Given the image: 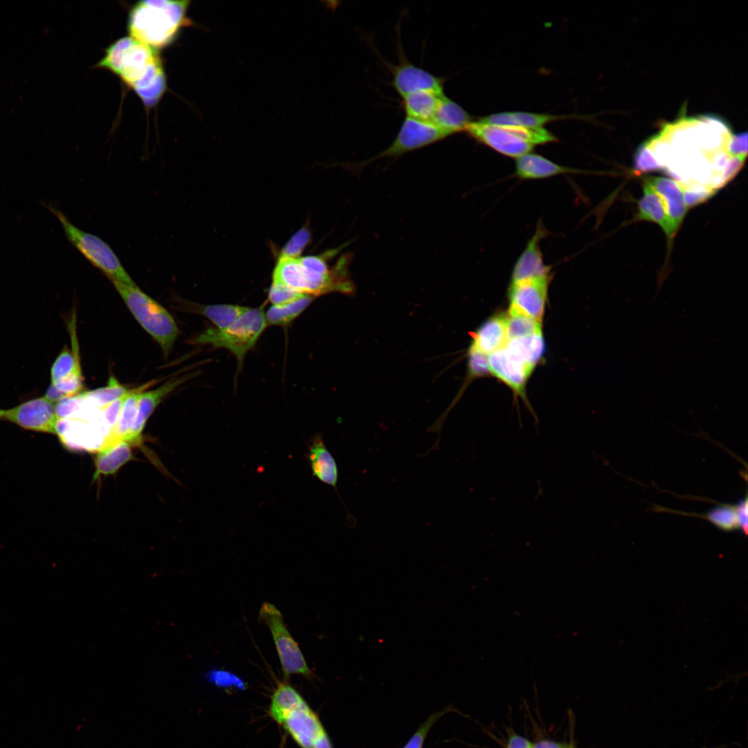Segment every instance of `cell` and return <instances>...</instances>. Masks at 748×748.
Masks as SVG:
<instances>
[{"instance_id": "6da1fadb", "label": "cell", "mask_w": 748, "mask_h": 748, "mask_svg": "<svg viewBox=\"0 0 748 748\" xmlns=\"http://www.w3.org/2000/svg\"><path fill=\"white\" fill-rule=\"evenodd\" d=\"M132 37L116 40L97 66L111 71L138 95L148 107L166 90V77L159 53Z\"/></svg>"}, {"instance_id": "7a4b0ae2", "label": "cell", "mask_w": 748, "mask_h": 748, "mask_svg": "<svg viewBox=\"0 0 748 748\" xmlns=\"http://www.w3.org/2000/svg\"><path fill=\"white\" fill-rule=\"evenodd\" d=\"M189 1H141L131 8L127 29L130 37L153 48L170 44L189 24Z\"/></svg>"}, {"instance_id": "3957f363", "label": "cell", "mask_w": 748, "mask_h": 748, "mask_svg": "<svg viewBox=\"0 0 748 748\" xmlns=\"http://www.w3.org/2000/svg\"><path fill=\"white\" fill-rule=\"evenodd\" d=\"M465 132L499 154L515 159L531 152L537 145L558 141V138L544 127L493 124L479 119L472 121Z\"/></svg>"}, {"instance_id": "277c9868", "label": "cell", "mask_w": 748, "mask_h": 748, "mask_svg": "<svg viewBox=\"0 0 748 748\" xmlns=\"http://www.w3.org/2000/svg\"><path fill=\"white\" fill-rule=\"evenodd\" d=\"M112 283L132 315L167 357L179 333L173 317L136 284L129 285L116 280Z\"/></svg>"}, {"instance_id": "5b68a950", "label": "cell", "mask_w": 748, "mask_h": 748, "mask_svg": "<svg viewBox=\"0 0 748 748\" xmlns=\"http://www.w3.org/2000/svg\"><path fill=\"white\" fill-rule=\"evenodd\" d=\"M267 326L265 305H262L256 308H249L225 328H206L192 343L229 350L235 357L240 368L245 355L255 346Z\"/></svg>"}, {"instance_id": "8992f818", "label": "cell", "mask_w": 748, "mask_h": 748, "mask_svg": "<svg viewBox=\"0 0 748 748\" xmlns=\"http://www.w3.org/2000/svg\"><path fill=\"white\" fill-rule=\"evenodd\" d=\"M44 205L57 218L69 241L111 281L136 284L107 243L99 237L75 226L56 207L51 204Z\"/></svg>"}, {"instance_id": "52a82bcc", "label": "cell", "mask_w": 748, "mask_h": 748, "mask_svg": "<svg viewBox=\"0 0 748 748\" xmlns=\"http://www.w3.org/2000/svg\"><path fill=\"white\" fill-rule=\"evenodd\" d=\"M258 617L270 630L285 682L292 674L310 677L311 670L297 642L287 629L281 612L273 604L265 602L260 607Z\"/></svg>"}, {"instance_id": "ba28073f", "label": "cell", "mask_w": 748, "mask_h": 748, "mask_svg": "<svg viewBox=\"0 0 748 748\" xmlns=\"http://www.w3.org/2000/svg\"><path fill=\"white\" fill-rule=\"evenodd\" d=\"M449 135L432 123L406 117L391 145L383 151L363 162V165L384 158L398 157L404 154L438 142Z\"/></svg>"}, {"instance_id": "9c48e42d", "label": "cell", "mask_w": 748, "mask_h": 748, "mask_svg": "<svg viewBox=\"0 0 748 748\" xmlns=\"http://www.w3.org/2000/svg\"><path fill=\"white\" fill-rule=\"evenodd\" d=\"M3 420L26 430L55 435L60 418L55 402L44 395L5 409Z\"/></svg>"}, {"instance_id": "30bf717a", "label": "cell", "mask_w": 748, "mask_h": 748, "mask_svg": "<svg viewBox=\"0 0 748 748\" xmlns=\"http://www.w3.org/2000/svg\"><path fill=\"white\" fill-rule=\"evenodd\" d=\"M550 280L551 276H544L510 282L509 311L541 323Z\"/></svg>"}, {"instance_id": "8fae6325", "label": "cell", "mask_w": 748, "mask_h": 748, "mask_svg": "<svg viewBox=\"0 0 748 748\" xmlns=\"http://www.w3.org/2000/svg\"><path fill=\"white\" fill-rule=\"evenodd\" d=\"M391 84L402 98L421 91H443L444 79L414 65L404 57L391 68Z\"/></svg>"}, {"instance_id": "7c38bea8", "label": "cell", "mask_w": 748, "mask_h": 748, "mask_svg": "<svg viewBox=\"0 0 748 748\" xmlns=\"http://www.w3.org/2000/svg\"><path fill=\"white\" fill-rule=\"evenodd\" d=\"M488 359L491 374L524 399L526 382L533 368L505 346L488 355Z\"/></svg>"}, {"instance_id": "4fadbf2b", "label": "cell", "mask_w": 748, "mask_h": 748, "mask_svg": "<svg viewBox=\"0 0 748 748\" xmlns=\"http://www.w3.org/2000/svg\"><path fill=\"white\" fill-rule=\"evenodd\" d=\"M51 386L64 398L78 395L83 386L78 348L73 352L65 347L55 359L51 368Z\"/></svg>"}, {"instance_id": "5bb4252c", "label": "cell", "mask_w": 748, "mask_h": 748, "mask_svg": "<svg viewBox=\"0 0 748 748\" xmlns=\"http://www.w3.org/2000/svg\"><path fill=\"white\" fill-rule=\"evenodd\" d=\"M189 375L174 377L163 383L158 388L145 391L141 393L138 403L135 421L127 442L131 445L139 443L144 426L155 408L167 395L186 381Z\"/></svg>"}, {"instance_id": "9a60e30c", "label": "cell", "mask_w": 748, "mask_h": 748, "mask_svg": "<svg viewBox=\"0 0 748 748\" xmlns=\"http://www.w3.org/2000/svg\"><path fill=\"white\" fill-rule=\"evenodd\" d=\"M283 725L301 748H312L315 740L325 732L318 716L308 705L291 712Z\"/></svg>"}, {"instance_id": "2e32d148", "label": "cell", "mask_w": 748, "mask_h": 748, "mask_svg": "<svg viewBox=\"0 0 748 748\" xmlns=\"http://www.w3.org/2000/svg\"><path fill=\"white\" fill-rule=\"evenodd\" d=\"M544 234V230L537 229L513 267L510 282L551 276V268L544 263L540 246Z\"/></svg>"}, {"instance_id": "e0dca14e", "label": "cell", "mask_w": 748, "mask_h": 748, "mask_svg": "<svg viewBox=\"0 0 748 748\" xmlns=\"http://www.w3.org/2000/svg\"><path fill=\"white\" fill-rule=\"evenodd\" d=\"M308 461L314 477L332 486L337 492L339 471L336 461L326 447L320 433L312 436L308 444Z\"/></svg>"}, {"instance_id": "ac0fdd59", "label": "cell", "mask_w": 748, "mask_h": 748, "mask_svg": "<svg viewBox=\"0 0 748 748\" xmlns=\"http://www.w3.org/2000/svg\"><path fill=\"white\" fill-rule=\"evenodd\" d=\"M644 180L660 196L672 226L677 232L687 211L679 186L676 181L666 177H648Z\"/></svg>"}, {"instance_id": "d6986e66", "label": "cell", "mask_w": 748, "mask_h": 748, "mask_svg": "<svg viewBox=\"0 0 748 748\" xmlns=\"http://www.w3.org/2000/svg\"><path fill=\"white\" fill-rule=\"evenodd\" d=\"M154 384V381H151L139 387L130 390L124 400L118 420L114 427L106 436L100 450L121 441L127 442L135 421L141 395Z\"/></svg>"}, {"instance_id": "ffe728a7", "label": "cell", "mask_w": 748, "mask_h": 748, "mask_svg": "<svg viewBox=\"0 0 748 748\" xmlns=\"http://www.w3.org/2000/svg\"><path fill=\"white\" fill-rule=\"evenodd\" d=\"M577 169L559 165L546 157L528 153L515 160V175L522 179H541L558 175L576 173Z\"/></svg>"}, {"instance_id": "44dd1931", "label": "cell", "mask_w": 748, "mask_h": 748, "mask_svg": "<svg viewBox=\"0 0 748 748\" xmlns=\"http://www.w3.org/2000/svg\"><path fill=\"white\" fill-rule=\"evenodd\" d=\"M508 341L505 316L492 317L472 334L470 348L490 355L503 348Z\"/></svg>"}, {"instance_id": "7402d4cb", "label": "cell", "mask_w": 748, "mask_h": 748, "mask_svg": "<svg viewBox=\"0 0 748 748\" xmlns=\"http://www.w3.org/2000/svg\"><path fill=\"white\" fill-rule=\"evenodd\" d=\"M444 96L443 91H421L404 96L402 98L406 117L432 123Z\"/></svg>"}, {"instance_id": "603a6c76", "label": "cell", "mask_w": 748, "mask_h": 748, "mask_svg": "<svg viewBox=\"0 0 748 748\" xmlns=\"http://www.w3.org/2000/svg\"><path fill=\"white\" fill-rule=\"evenodd\" d=\"M716 527L726 531L740 530L747 533V498L740 500L735 505L722 504L703 515Z\"/></svg>"}, {"instance_id": "cb8c5ba5", "label": "cell", "mask_w": 748, "mask_h": 748, "mask_svg": "<svg viewBox=\"0 0 748 748\" xmlns=\"http://www.w3.org/2000/svg\"><path fill=\"white\" fill-rule=\"evenodd\" d=\"M638 220L650 221L658 224L663 229L668 239H672L676 232L668 219L664 203L660 196L645 180L643 196L638 202Z\"/></svg>"}, {"instance_id": "d4e9b609", "label": "cell", "mask_w": 748, "mask_h": 748, "mask_svg": "<svg viewBox=\"0 0 748 748\" xmlns=\"http://www.w3.org/2000/svg\"><path fill=\"white\" fill-rule=\"evenodd\" d=\"M472 121L470 114L462 106L445 95L432 124L451 136L465 132L467 125Z\"/></svg>"}, {"instance_id": "484cf974", "label": "cell", "mask_w": 748, "mask_h": 748, "mask_svg": "<svg viewBox=\"0 0 748 748\" xmlns=\"http://www.w3.org/2000/svg\"><path fill=\"white\" fill-rule=\"evenodd\" d=\"M566 118V116L515 111L493 113L479 119L493 124L536 128L544 127L545 125L551 122Z\"/></svg>"}, {"instance_id": "4316f807", "label": "cell", "mask_w": 748, "mask_h": 748, "mask_svg": "<svg viewBox=\"0 0 748 748\" xmlns=\"http://www.w3.org/2000/svg\"><path fill=\"white\" fill-rule=\"evenodd\" d=\"M307 705L301 695L287 682L280 683L275 690L269 708L271 717L283 724L293 711Z\"/></svg>"}, {"instance_id": "83f0119b", "label": "cell", "mask_w": 748, "mask_h": 748, "mask_svg": "<svg viewBox=\"0 0 748 748\" xmlns=\"http://www.w3.org/2000/svg\"><path fill=\"white\" fill-rule=\"evenodd\" d=\"M131 444L121 441L115 445L98 451L95 461L94 478L100 474H113L132 458Z\"/></svg>"}, {"instance_id": "f1b7e54d", "label": "cell", "mask_w": 748, "mask_h": 748, "mask_svg": "<svg viewBox=\"0 0 748 748\" xmlns=\"http://www.w3.org/2000/svg\"><path fill=\"white\" fill-rule=\"evenodd\" d=\"M505 346L515 355L533 369L541 359L544 344L542 332L508 340Z\"/></svg>"}, {"instance_id": "f546056e", "label": "cell", "mask_w": 748, "mask_h": 748, "mask_svg": "<svg viewBox=\"0 0 748 748\" xmlns=\"http://www.w3.org/2000/svg\"><path fill=\"white\" fill-rule=\"evenodd\" d=\"M314 298L310 295H303L284 305H271L265 312L267 326L288 325L308 307Z\"/></svg>"}, {"instance_id": "4dcf8cb0", "label": "cell", "mask_w": 748, "mask_h": 748, "mask_svg": "<svg viewBox=\"0 0 748 748\" xmlns=\"http://www.w3.org/2000/svg\"><path fill=\"white\" fill-rule=\"evenodd\" d=\"M193 306L194 312L208 318L218 329L226 328L249 308L231 304Z\"/></svg>"}, {"instance_id": "1f68e13d", "label": "cell", "mask_w": 748, "mask_h": 748, "mask_svg": "<svg viewBox=\"0 0 748 748\" xmlns=\"http://www.w3.org/2000/svg\"><path fill=\"white\" fill-rule=\"evenodd\" d=\"M272 281L306 295L299 258L280 257L273 273Z\"/></svg>"}, {"instance_id": "d6a6232c", "label": "cell", "mask_w": 748, "mask_h": 748, "mask_svg": "<svg viewBox=\"0 0 748 748\" xmlns=\"http://www.w3.org/2000/svg\"><path fill=\"white\" fill-rule=\"evenodd\" d=\"M506 326L508 340L542 332L541 323L528 317L510 311L506 316Z\"/></svg>"}, {"instance_id": "836d02e7", "label": "cell", "mask_w": 748, "mask_h": 748, "mask_svg": "<svg viewBox=\"0 0 748 748\" xmlns=\"http://www.w3.org/2000/svg\"><path fill=\"white\" fill-rule=\"evenodd\" d=\"M130 390L122 385L114 376H110L105 386L87 391L81 394L80 396L101 407L122 397Z\"/></svg>"}, {"instance_id": "e575fe53", "label": "cell", "mask_w": 748, "mask_h": 748, "mask_svg": "<svg viewBox=\"0 0 748 748\" xmlns=\"http://www.w3.org/2000/svg\"><path fill=\"white\" fill-rule=\"evenodd\" d=\"M468 374L467 382L472 378L490 374L488 355L474 348L468 350Z\"/></svg>"}, {"instance_id": "d590c367", "label": "cell", "mask_w": 748, "mask_h": 748, "mask_svg": "<svg viewBox=\"0 0 748 748\" xmlns=\"http://www.w3.org/2000/svg\"><path fill=\"white\" fill-rule=\"evenodd\" d=\"M310 240V231L306 228H302L285 245L280 257L298 258Z\"/></svg>"}, {"instance_id": "8d00e7d4", "label": "cell", "mask_w": 748, "mask_h": 748, "mask_svg": "<svg viewBox=\"0 0 748 748\" xmlns=\"http://www.w3.org/2000/svg\"><path fill=\"white\" fill-rule=\"evenodd\" d=\"M633 166L637 174L661 170L660 166L644 143H641L636 150Z\"/></svg>"}, {"instance_id": "74e56055", "label": "cell", "mask_w": 748, "mask_h": 748, "mask_svg": "<svg viewBox=\"0 0 748 748\" xmlns=\"http://www.w3.org/2000/svg\"><path fill=\"white\" fill-rule=\"evenodd\" d=\"M207 680L216 686L222 688H235L243 690L244 682L234 674L222 670H210L206 673Z\"/></svg>"}, {"instance_id": "f35d334b", "label": "cell", "mask_w": 748, "mask_h": 748, "mask_svg": "<svg viewBox=\"0 0 748 748\" xmlns=\"http://www.w3.org/2000/svg\"><path fill=\"white\" fill-rule=\"evenodd\" d=\"M305 294L277 282L272 281L268 299L272 305H281L292 302Z\"/></svg>"}, {"instance_id": "ab89813d", "label": "cell", "mask_w": 748, "mask_h": 748, "mask_svg": "<svg viewBox=\"0 0 748 748\" xmlns=\"http://www.w3.org/2000/svg\"><path fill=\"white\" fill-rule=\"evenodd\" d=\"M127 393L107 404L99 407V409L104 416L107 426L109 428V431L114 427L118 420L123 404Z\"/></svg>"}, {"instance_id": "60d3db41", "label": "cell", "mask_w": 748, "mask_h": 748, "mask_svg": "<svg viewBox=\"0 0 748 748\" xmlns=\"http://www.w3.org/2000/svg\"><path fill=\"white\" fill-rule=\"evenodd\" d=\"M443 713V712L431 715L411 736L403 748H422L427 733L434 722Z\"/></svg>"}, {"instance_id": "b9f144b4", "label": "cell", "mask_w": 748, "mask_h": 748, "mask_svg": "<svg viewBox=\"0 0 748 748\" xmlns=\"http://www.w3.org/2000/svg\"><path fill=\"white\" fill-rule=\"evenodd\" d=\"M729 153L731 157L746 159L747 154V132L733 134L729 144Z\"/></svg>"}, {"instance_id": "7bdbcfd3", "label": "cell", "mask_w": 748, "mask_h": 748, "mask_svg": "<svg viewBox=\"0 0 748 748\" xmlns=\"http://www.w3.org/2000/svg\"><path fill=\"white\" fill-rule=\"evenodd\" d=\"M533 745L526 738L518 735L510 736L506 748H532Z\"/></svg>"}, {"instance_id": "ee69618b", "label": "cell", "mask_w": 748, "mask_h": 748, "mask_svg": "<svg viewBox=\"0 0 748 748\" xmlns=\"http://www.w3.org/2000/svg\"><path fill=\"white\" fill-rule=\"evenodd\" d=\"M532 748H571L567 745L549 740H543L535 745Z\"/></svg>"}, {"instance_id": "f6af8a7d", "label": "cell", "mask_w": 748, "mask_h": 748, "mask_svg": "<svg viewBox=\"0 0 748 748\" xmlns=\"http://www.w3.org/2000/svg\"><path fill=\"white\" fill-rule=\"evenodd\" d=\"M5 409H0V420H3L4 416Z\"/></svg>"}]
</instances>
